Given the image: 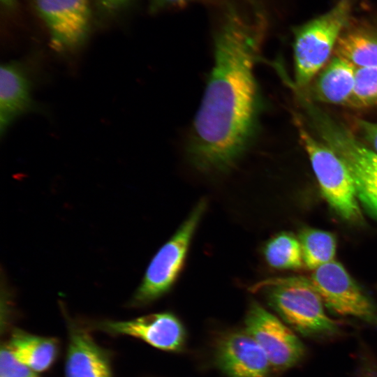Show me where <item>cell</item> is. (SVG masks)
Masks as SVG:
<instances>
[{
  "label": "cell",
  "mask_w": 377,
  "mask_h": 377,
  "mask_svg": "<svg viewBox=\"0 0 377 377\" xmlns=\"http://www.w3.org/2000/svg\"><path fill=\"white\" fill-rule=\"evenodd\" d=\"M304 265L311 270L334 260L337 241L331 232L316 229H303L299 235Z\"/></svg>",
  "instance_id": "17"
},
{
  "label": "cell",
  "mask_w": 377,
  "mask_h": 377,
  "mask_svg": "<svg viewBox=\"0 0 377 377\" xmlns=\"http://www.w3.org/2000/svg\"><path fill=\"white\" fill-rule=\"evenodd\" d=\"M216 356L219 366L229 377H268L272 367L265 351L246 331L223 338Z\"/></svg>",
  "instance_id": "10"
},
{
  "label": "cell",
  "mask_w": 377,
  "mask_h": 377,
  "mask_svg": "<svg viewBox=\"0 0 377 377\" xmlns=\"http://www.w3.org/2000/svg\"><path fill=\"white\" fill-rule=\"evenodd\" d=\"M0 377H35V374L20 362L14 356L8 345H6L1 350Z\"/></svg>",
  "instance_id": "20"
},
{
  "label": "cell",
  "mask_w": 377,
  "mask_h": 377,
  "mask_svg": "<svg viewBox=\"0 0 377 377\" xmlns=\"http://www.w3.org/2000/svg\"><path fill=\"white\" fill-rule=\"evenodd\" d=\"M356 67L334 56L320 71L314 82L313 94L324 103L348 105L355 82Z\"/></svg>",
  "instance_id": "14"
},
{
  "label": "cell",
  "mask_w": 377,
  "mask_h": 377,
  "mask_svg": "<svg viewBox=\"0 0 377 377\" xmlns=\"http://www.w3.org/2000/svg\"><path fill=\"white\" fill-rule=\"evenodd\" d=\"M14 356L34 372L47 369L57 354L54 339L15 331L8 344Z\"/></svg>",
  "instance_id": "15"
},
{
  "label": "cell",
  "mask_w": 377,
  "mask_h": 377,
  "mask_svg": "<svg viewBox=\"0 0 377 377\" xmlns=\"http://www.w3.org/2000/svg\"><path fill=\"white\" fill-rule=\"evenodd\" d=\"M367 377H369V376H367ZM370 377H374V375L371 374V375H370Z\"/></svg>",
  "instance_id": "24"
},
{
  "label": "cell",
  "mask_w": 377,
  "mask_h": 377,
  "mask_svg": "<svg viewBox=\"0 0 377 377\" xmlns=\"http://www.w3.org/2000/svg\"><path fill=\"white\" fill-rule=\"evenodd\" d=\"M310 280L334 313L377 323L374 305L340 263L334 260L318 267Z\"/></svg>",
  "instance_id": "7"
},
{
  "label": "cell",
  "mask_w": 377,
  "mask_h": 377,
  "mask_svg": "<svg viewBox=\"0 0 377 377\" xmlns=\"http://www.w3.org/2000/svg\"><path fill=\"white\" fill-rule=\"evenodd\" d=\"M245 331L265 351L271 367L283 370L296 364L304 346L295 334L277 317L257 302L251 304L245 320Z\"/></svg>",
  "instance_id": "8"
},
{
  "label": "cell",
  "mask_w": 377,
  "mask_h": 377,
  "mask_svg": "<svg viewBox=\"0 0 377 377\" xmlns=\"http://www.w3.org/2000/svg\"><path fill=\"white\" fill-rule=\"evenodd\" d=\"M263 25L260 17L229 7L216 32L214 64L186 145L190 162L202 172H228L257 136L263 101L254 69Z\"/></svg>",
  "instance_id": "1"
},
{
  "label": "cell",
  "mask_w": 377,
  "mask_h": 377,
  "mask_svg": "<svg viewBox=\"0 0 377 377\" xmlns=\"http://www.w3.org/2000/svg\"><path fill=\"white\" fill-rule=\"evenodd\" d=\"M5 1H7V2H8V1L9 2V1H10L11 0H5Z\"/></svg>",
  "instance_id": "25"
},
{
  "label": "cell",
  "mask_w": 377,
  "mask_h": 377,
  "mask_svg": "<svg viewBox=\"0 0 377 377\" xmlns=\"http://www.w3.org/2000/svg\"><path fill=\"white\" fill-rule=\"evenodd\" d=\"M299 133L327 202L342 219L353 223L361 221L362 214L355 184L343 160L304 128H299Z\"/></svg>",
  "instance_id": "4"
},
{
  "label": "cell",
  "mask_w": 377,
  "mask_h": 377,
  "mask_svg": "<svg viewBox=\"0 0 377 377\" xmlns=\"http://www.w3.org/2000/svg\"><path fill=\"white\" fill-rule=\"evenodd\" d=\"M251 290L263 293L283 320L304 336L331 337L338 332L337 324L326 313L310 279L296 276L270 278L253 285Z\"/></svg>",
  "instance_id": "2"
},
{
  "label": "cell",
  "mask_w": 377,
  "mask_h": 377,
  "mask_svg": "<svg viewBox=\"0 0 377 377\" xmlns=\"http://www.w3.org/2000/svg\"><path fill=\"white\" fill-rule=\"evenodd\" d=\"M348 106L368 108L377 105V66L356 68Z\"/></svg>",
  "instance_id": "19"
},
{
  "label": "cell",
  "mask_w": 377,
  "mask_h": 377,
  "mask_svg": "<svg viewBox=\"0 0 377 377\" xmlns=\"http://www.w3.org/2000/svg\"><path fill=\"white\" fill-rule=\"evenodd\" d=\"M36 7L55 50H71L84 42L89 28V0H36Z\"/></svg>",
  "instance_id": "9"
},
{
  "label": "cell",
  "mask_w": 377,
  "mask_h": 377,
  "mask_svg": "<svg viewBox=\"0 0 377 377\" xmlns=\"http://www.w3.org/2000/svg\"><path fill=\"white\" fill-rule=\"evenodd\" d=\"M267 263L276 269H300L304 265L299 239L288 232L271 238L264 247Z\"/></svg>",
  "instance_id": "18"
},
{
  "label": "cell",
  "mask_w": 377,
  "mask_h": 377,
  "mask_svg": "<svg viewBox=\"0 0 377 377\" xmlns=\"http://www.w3.org/2000/svg\"><path fill=\"white\" fill-rule=\"evenodd\" d=\"M103 7L108 10L116 9L128 0H99Z\"/></svg>",
  "instance_id": "22"
},
{
  "label": "cell",
  "mask_w": 377,
  "mask_h": 377,
  "mask_svg": "<svg viewBox=\"0 0 377 377\" xmlns=\"http://www.w3.org/2000/svg\"><path fill=\"white\" fill-rule=\"evenodd\" d=\"M107 329L114 333L138 338L165 350L180 349L185 332L180 321L170 313H158L127 321L108 322Z\"/></svg>",
  "instance_id": "11"
},
{
  "label": "cell",
  "mask_w": 377,
  "mask_h": 377,
  "mask_svg": "<svg viewBox=\"0 0 377 377\" xmlns=\"http://www.w3.org/2000/svg\"><path fill=\"white\" fill-rule=\"evenodd\" d=\"M160 6H171L184 4L191 0H154Z\"/></svg>",
  "instance_id": "23"
},
{
  "label": "cell",
  "mask_w": 377,
  "mask_h": 377,
  "mask_svg": "<svg viewBox=\"0 0 377 377\" xmlns=\"http://www.w3.org/2000/svg\"><path fill=\"white\" fill-rule=\"evenodd\" d=\"M206 206V201L200 200L176 232L156 253L131 299L132 304H149L171 288L182 269Z\"/></svg>",
  "instance_id": "5"
},
{
  "label": "cell",
  "mask_w": 377,
  "mask_h": 377,
  "mask_svg": "<svg viewBox=\"0 0 377 377\" xmlns=\"http://www.w3.org/2000/svg\"><path fill=\"white\" fill-rule=\"evenodd\" d=\"M320 120L324 140L343 160L352 175L359 202L377 219V154L346 129L327 119Z\"/></svg>",
  "instance_id": "6"
},
{
  "label": "cell",
  "mask_w": 377,
  "mask_h": 377,
  "mask_svg": "<svg viewBox=\"0 0 377 377\" xmlns=\"http://www.w3.org/2000/svg\"><path fill=\"white\" fill-rule=\"evenodd\" d=\"M348 0L297 30L293 45L295 82L306 86L328 63L350 14Z\"/></svg>",
  "instance_id": "3"
},
{
  "label": "cell",
  "mask_w": 377,
  "mask_h": 377,
  "mask_svg": "<svg viewBox=\"0 0 377 377\" xmlns=\"http://www.w3.org/2000/svg\"><path fill=\"white\" fill-rule=\"evenodd\" d=\"M66 377H111L108 360L89 334L74 332L66 363Z\"/></svg>",
  "instance_id": "13"
},
{
  "label": "cell",
  "mask_w": 377,
  "mask_h": 377,
  "mask_svg": "<svg viewBox=\"0 0 377 377\" xmlns=\"http://www.w3.org/2000/svg\"><path fill=\"white\" fill-rule=\"evenodd\" d=\"M356 126L363 139L370 146L369 149L377 154V123L357 119Z\"/></svg>",
  "instance_id": "21"
},
{
  "label": "cell",
  "mask_w": 377,
  "mask_h": 377,
  "mask_svg": "<svg viewBox=\"0 0 377 377\" xmlns=\"http://www.w3.org/2000/svg\"><path fill=\"white\" fill-rule=\"evenodd\" d=\"M334 52L356 68L377 66V36L363 31L341 34Z\"/></svg>",
  "instance_id": "16"
},
{
  "label": "cell",
  "mask_w": 377,
  "mask_h": 377,
  "mask_svg": "<svg viewBox=\"0 0 377 377\" xmlns=\"http://www.w3.org/2000/svg\"><path fill=\"white\" fill-rule=\"evenodd\" d=\"M33 83L26 66L18 61L1 65L0 132L3 136L22 115L35 109Z\"/></svg>",
  "instance_id": "12"
}]
</instances>
